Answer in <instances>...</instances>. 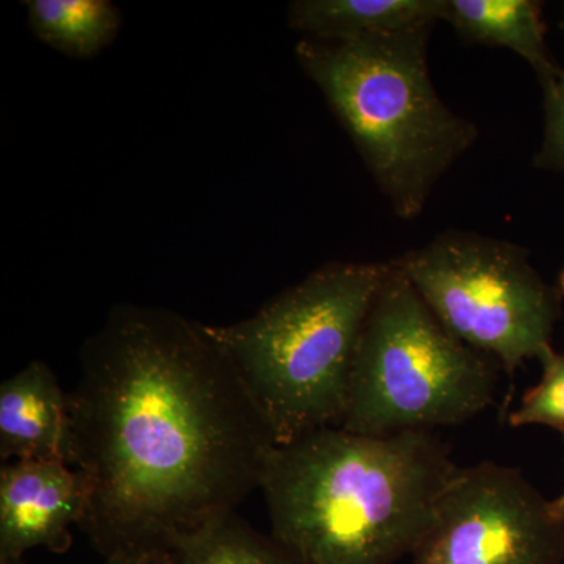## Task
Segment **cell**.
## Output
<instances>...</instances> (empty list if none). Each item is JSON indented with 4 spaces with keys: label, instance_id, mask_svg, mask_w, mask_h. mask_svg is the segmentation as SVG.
I'll list each match as a JSON object with an SVG mask.
<instances>
[{
    "label": "cell",
    "instance_id": "7",
    "mask_svg": "<svg viewBox=\"0 0 564 564\" xmlns=\"http://www.w3.org/2000/svg\"><path fill=\"white\" fill-rule=\"evenodd\" d=\"M414 564H560L564 522L514 467H459L441 496Z\"/></svg>",
    "mask_w": 564,
    "mask_h": 564
},
{
    "label": "cell",
    "instance_id": "14",
    "mask_svg": "<svg viewBox=\"0 0 564 564\" xmlns=\"http://www.w3.org/2000/svg\"><path fill=\"white\" fill-rule=\"evenodd\" d=\"M540 383L525 392L518 410L508 415V423L514 429L543 425L564 436V355L551 347L540 356Z\"/></svg>",
    "mask_w": 564,
    "mask_h": 564
},
{
    "label": "cell",
    "instance_id": "1",
    "mask_svg": "<svg viewBox=\"0 0 564 564\" xmlns=\"http://www.w3.org/2000/svg\"><path fill=\"white\" fill-rule=\"evenodd\" d=\"M79 529L104 558L166 554L261 488L274 441L207 325L121 304L80 351L69 393Z\"/></svg>",
    "mask_w": 564,
    "mask_h": 564
},
{
    "label": "cell",
    "instance_id": "17",
    "mask_svg": "<svg viewBox=\"0 0 564 564\" xmlns=\"http://www.w3.org/2000/svg\"><path fill=\"white\" fill-rule=\"evenodd\" d=\"M551 511L558 521L564 522V491L556 499L551 500Z\"/></svg>",
    "mask_w": 564,
    "mask_h": 564
},
{
    "label": "cell",
    "instance_id": "8",
    "mask_svg": "<svg viewBox=\"0 0 564 564\" xmlns=\"http://www.w3.org/2000/svg\"><path fill=\"white\" fill-rule=\"evenodd\" d=\"M88 507L84 474L63 462L3 463L0 469V555L24 558L32 549L63 554Z\"/></svg>",
    "mask_w": 564,
    "mask_h": 564
},
{
    "label": "cell",
    "instance_id": "16",
    "mask_svg": "<svg viewBox=\"0 0 564 564\" xmlns=\"http://www.w3.org/2000/svg\"><path fill=\"white\" fill-rule=\"evenodd\" d=\"M165 554L111 556L104 564H163Z\"/></svg>",
    "mask_w": 564,
    "mask_h": 564
},
{
    "label": "cell",
    "instance_id": "6",
    "mask_svg": "<svg viewBox=\"0 0 564 564\" xmlns=\"http://www.w3.org/2000/svg\"><path fill=\"white\" fill-rule=\"evenodd\" d=\"M392 262L448 332L508 375L552 347L563 295L521 247L445 232Z\"/></svg>",
    "mask_w": 564,
    "mask_h": 564
},
{
    "label": "cell",
    "instance_id": "15",
    "mask_svg": "<svg viewBox=\"0 0 564 564\" xmlns=\"http://www.w3.org/2000/svg\"><path fill=\"white\" fill-rule=\"evenodd\" d=\"M540 82L544 90L545 131L534 165L564 172V69L556 66Z\"/></svg>",
    "mask_w": 564,
    "mask_h": 564
},
{
    "label": "cell",
    "instance_id": "9",
    "mask_svg": "<svg viewBox=\"0 0 564 564\" xmlns=\"http://www.w3.org/2000/svg\"><path fill=\"white\" fill-rule=\"evenodd\" d=\"M0 458L70 466L69 393L47 364L32 361L0 384Z\"/></svg>",
    "mask_w": 564,
    "mask_h": 564
},
{
    "label": "cell",
    "instance_id": "18",
    "mask_svg": "<svg viewBox=\"0 0 564 564\" xmlns=\"http://www.w3.org/2000/svg\"><path fill=\"white\" fill-rule=\"evenodd\" d=\"M0 564H24V558H17V556L0 555Z\"/></svg>",
    "mask_w": 564,
    "mask_h": 564
},
{
    "label": "cell",
    "instance_id": "11",
    "mask_svg": "<svg viewBox=\"0 0 564 564\" xmlns=\"http://www.w3.org/2000/svg\"><path fill=\"white\" fill-rule=\"evenodd\" d=\"M463 39L502 46L521 55L547 76L556 68L545 44L540 2L533 0H448L447 18Z\"/></svg>",
    "mask_w": 564,
    "mask_h": 564
},
{
    "label": "cell",
    "instance_id": "3",
    "mask_svg": "<svg viewBox=\"0 0 564 564\" xmlns=\"http://www.w3.org/2000/svg\"><path fill=\"white\" fill-rule=\"evenodd\" d=\"M389 262L328 263L251 317L207 325L274 445L340 426L356 348Z\"/></svg>",
    "mask_w": 564,
    "mask_h": 564
},
{
    "label": "cell",
    "instance_id": "5",
    "mask_svg": "<svg viewBox=\"0 0 564 564\" xmlns=\"http://www.w3.org/2000/svg\"><path fill=\"white\" fill-rule=\"evenodd\" d=\"M499 370L448 332L389 261L356 348L340 429L389 436L459 425L491 406Z\"/></svg>",
    "mask_w": 564,
    "mask_h": 564
},
{
    "label": "cell",
    "instance_id": "10",
    "mask_svg": "<svg viewBox=\"0 0 564 564\" xmlns=\"http://www.w3.org/2000/svg\"><path fill=\"white\" fill-rule=\"evenodd\" d=\"M447 10L448 0H296L289 22L307 39L359 41L433 29Z\"/></svg>",
    "mask_w": 564,
    "mask_h": 564
},
{
    "label": "cell",
    "instance_id": "4",
    "mask_svg": "<svg viewBox=\"0 0 564 564\" xmlns=\"http://www.w3.org/2000/svg\"><path fill=\"white\" fill-rule=\"evenodd\" d=\"M432 29L359 41L303 39L296 58L403 220L417 217L477 129L437 96L426 43Z\"/></svg>",
    "mask_w": 564,
    "mask_h": 564
},
{
    "label": "cell",
    "instance_id": "19",
    "mask_svg": "<svg viewBox=\"0 0 564 564\" xmlns=\"http://www.w3.org/2000/svg\"><path fill=\"white\" fill-rule=\"evenodd\" d=\"M558 289H560V292H562V295H563V299H564V270H563L562 273H560Z\"/></svg>",
    "mask_w": 564,
    "mask_h": 564
},
{
    "label": "cell",
    "instance_id": "2",
    "mask_svg": "<svg viewBox=\"0 0 564 564\" xmlns=\"http://www.w3.org/2000/svg\"><path fill=\"white\" fill-rule=\"evenodd\" d=\"M456 469L433 432L329 426L273 445L261 489L272 536L300 564H393L413 555Z\"/></svg>",
    "mask_w": 564,
    "mask_h": 564
},
{
    "label": "cell",
    "instance_id": "12",
    "mask_svg": "<svg viewBox=\"0 0 564 564\" xmlns=\"http://www.w3.org/2000/svg\"><path fill=\"white\" fill-rule=\"evenodd\" d=\"M32 31L41 41L73 58H91L120 31V11L107 0H31Z\"/></svg>",
    "mask_w": 564,
    "mask_h": 564
},
{
    "label": "cell",
    "instance_id": "13",
    "mask_svg": "<svg viewBox=\"0 0 564 564\" xmlns=\"http://www.w3.org/2000/svg\"><path fill=\"white\" fill-rule=\"evenodd\" d=\"M163 564H300L270 534L256 532L234 513L180 538Z\"/></svg>",
    "mask_w": 564,
    "mask_h": 564
},
{
    "label": "cell",
    "instance_id": "20",
    "mask_svg": "<svg viewBox=\"0 0 564 564\" xmlns=\"http://www.w3.org/2000/svg\"><path fill=\"white\" fill-rule=\"evenodd\" d=\"M562 28H564V22H563V24H562Z\"/></svg>",
    "mask_w": 564,
    "mask_h": 564
}]
</instances>
